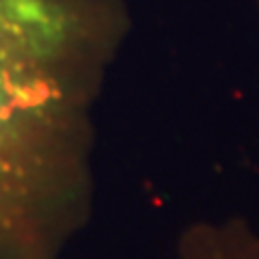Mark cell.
<instances>
[{
  "label": "cell",
  "mask_w": 259,
  "mask_h": 259,
  "mask_svg": "<svg viewBox=\"0 0 259 259\" xmlns=\"http://www.w3.org/2000/svg\"><path fill=\"white\" fill-rule=\"evenodd\" d=\"M117 0H0V259H63L91 212Z\"/></svg>",
  "instance_id": "cell-1"
},
{
  "label": "cell",
  "mask_w": 259,
  "mask_h": 259,
  "mask_svg": "<svg viewBox=\"0 0 259 259\" xmlns=\"http://www.w3.org/2000/svg\"><path fill=\"white\" fill-rule=\"evenodd\" d=\"M175 259H259V234L244 220L196 222L182 234Z\"/></svg>",
  "instance_id": "cell-2"
}]
</instances>
